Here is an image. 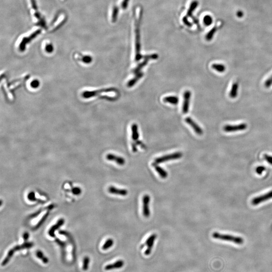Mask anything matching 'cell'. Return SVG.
Returning a JSON list of instances; mask_svg holds the SVG:
<instances>
[{"mask_svg": "<svg viewBox=\"0 0 272 272\" xmlns=\"http://www.w3.org/2000/svg\"><path fill=\"white\" fill-rule=\"evenodd\" d=\"M212 237L217 240L230 241L237 244H242L244 243V240L242 237L228 234H221L216 232L213 233Z\"/></svg>", "mask_w": 272, "mask_h": 272, "instance_id": "1", "label": "cell"}, {"mask_svg": "<svg viewBox=\"0 0 272 272\" xmlns=\"http://www.w3.org/2000/svg\"><path fill=\"white\" fill-rule=\"evenodd\" d=\"M33 244L32 242H25L24 244H22V245L15 246L14 248H13L12 249H10L8 253L7 256L6 257L5 259L4 260L3 262L2 263V266H4L9 262L10 260H11V257L13 256L14 253L15 252L19 251L21 249L31 248L33 246Z\"/></svg>", "mask_w": 272, "mask_h": 272, "instance_id": "2", "label": "cell"}, {"mask_svg": "<svg viewBox=\"0 0 272 272\" xmlns=\"http://www.w3.org/2000/svg\"><path fill=\"white\" fill-rule=\"evenodd\" d=\"M182 156H183V153H181L180 152H178L172 153L171 154L166 155L163 156L161 157H158V158L155 159L154 163L157 164H160V163H162L167 162L169 160L179 159L181 158Z\"/></svg>", "mask_w": 272, "mask_h": 272, "instance_id": "3", "label": "cell"}, {"mask_svg": "<svg viewBox=\"0 0 272 272\" xmlns=\"http://www.w3.org/2000/svg\"><path fill=\"white\" fill-rule=\"evenodd\" d=\"M116 91H117L116 89L114 88H106V89H102L98 90L89 91H87L83 93L82 95L84 98H88L97 96V95H100L101 94L105 93V92L106 93V92Z\"/></svg>", "mask_w": 272, "mask_h": 272, "instance_id": "4", "label": "cell"}, {"mask_svg": "<svg viewBox=\"0 0 272 272\" xmlns=\"http://www.w3.org/2000/svg\"><path fill=\"white\" fill-rule=\"evenodd\" d=\"M272 199V191H270L269 192H267L266 194L253 198L252 200V204L254 205V206H257V205L260 204L261 203H263V202L269 200L270 199Z\"/></svg>", "mask_w": 272, "mask_h": 272, "instance_id": "5", "label": "cell"}, {"mask_svg": "<svg viewBox=\"0 0 272 272\" xmlns=\"http://www.w3.org/2000/svg\"><path fill=\"white\" fill-rule=\"evenodd\" d=\"M41 32V30H37L35 31L32 34L30 35L29 37H24L23 38L22 41L21 42L19 45V49L22 52H23L25 50L26 45L27 43H29L32 39L35 38L37 35H39Z\"/></svg>", "mask_w": 272, "mask_h": 272, "instance_id": "6", "label": "cell"}, {"mask_svg": "<svg viewBox=\"0 0 272 272\" xmlns=\"http://www.w3.org/2000/svg\"><path fill=\"white\" fill-rule=\"evenodd\" d=\"M150 202V197L149 195H144L143 198V214L147 218L150 215V210L149 207Z\"/></svg>", "mask_w": 272, "mask_h": 272, "instance_id": "7", "label": "cell"}, {"mask_svg": "<svg viewBox=\"0 0 272 272\" xmlns=\"http://www.w3.org/2000/svg\"><path fill=\"white\" fill-rule=\"evenodd\" d=\"M248 127V125L246 123H242L239 125L232 126L226 125L223 127L224 131L226 132H233L240 131L246 130Z\"/></svg>", "mask_w": 272, "mask_h": 272, "instance_id": "8", "label": "cell"}, {"mask_svg": "<svg viewBox=\"0 0 272 272\" xmlns=\"http://www.w3.org/2000/svg\"><path fill=\"white\" fill-rule=\"evenodd\" d=\"M191 97V91L189 90L186 91L183 94V114H187L188 112Z\"/></svg>", "mask_w": 272, "mask_h": 272, "instance_id": "9", "label": "cell"}, {"mask_svg": "<svg viewBox=\"0 0 272 272\" xmlns=\"http://www.w3.org/2000/svg\"><path fill=\"white\" fill-rule=\"evenodd\" d=\"M156 237H157V235L156 234H152L151 235L147 240L145 244L147 246V248L145 252V255L148 256V255H149L150 254L153 245L154 244V241L155 240Z\"/></svg>", "mask_w": 272, "mask_h": 272, "instance_id": "10", "label": "cell"}, {"mask_svg": "<svg viewBox=\"0 0 272 272\" xmlns=\"http://www.w3.org/2000/svg\"><path fill=\"white\" fill-rule=\"evenodd\" d=\"M186 123H188V125L192 127L194 131L196 132L198 135H202L203 134V131L200 127L198 126V124H196L193 120H192L190 117H188L185 119Z\"/></svg>", "mask_w": 272, "mask_h": 272, "instance_id": "11", "label": "cell"}, {"mask_svg": "<svg viewBox=\"0 0 272 272\" xmlns=\"http://www.w3.org/2000/svg\"><path fill=\"white\" fill-rule=\"evenodd\" d=\"M107 160L110 161H114L115 162L117 163V164L119 165H123L125 164V159L123 157L118 156L112 154H108L106 155V157Z\"/></svg>", "mask_w": 272, "mask_h": 272, "instance_id": "12", "label": "cell"}, {"mask_svg": "<svg viewBox=\"0 0 272 272\" xmlns=\"http://www.w3.org/2000/svg\"><path fill=\"white\" fill-rule=\"evenodd\" d=\"M108 191L110 194L119 195L122 196H126L128 194V192L126 189H120L113 186H110L108 188Z\"/></svg>", "mask_w": 272, "mask_h": 272, "instance_id": "13", "label": "cell"}, {"mask_svg": "<svg viewBox=\"0 0 272 272\" xmlns=\"http://www.w3.org/2000/svg\"><path fill=\"white\" fill-rule=\"evenodd\" d=\"M124 265V262L122 260H119L118 261H115V263L113 264H109L106 266L105 267V270L106 271L111 270L118 269H120L123 267Z\"/></svg>", "mask_w": 272, "mask_h": 272, "instance_id": "14", "label": "cell"}, {"mask_svg": "<svg viewBox=\"0 0 272 272\" xmlns=\"http://www.w3.org/2000/svg\"><path fill=\"white\" fill-rule=\"evenodd\" d=\"M64 223H65V220L63 219H61L59 220L56 224L53 225L52 227L50 228L49 231V235L51 237H54L55 231L58 230L59 228L61 227V226L64 224Z\"/></svg>", "mask_w": 272, "mask_h": 272, "instance_id": "15", "label": "cell"}, {"mask_svg": "<svg viewBox=\"0 0 272 272\" xmlns=\"http://www.w3.org/2000/svg\"><path fill=\"white\" fill-rule=\"evenodd\" d=\"M152 166L155 169V171L158 172V175H160V177L162 179H166L167 176H168V173L166 171H165L163 168H162L161 167L155 163H152Z\"/></svg>", "mask_w": 272, "mask_h": 272, "instance_id": "16", "label": "cell"}, {"mask_svg": "<svg viewBox=\"0 0 272 272\" xmlns=\"http://www.w3.org/2000/svg\"><path fill=\"white\" fill-rule=\"evenodd\" d=\"M139 137L138 132V127L137 124L133 123L132 125V138L134 141H137Z\"/></svg>", "mask_w": 272, "mask_h": 272, "instance_id": "17", "label": "cell"}, {"mask_svg": "<svg viewBox=\"0 0 272 272\" xmlns=\"http://www.w3.org/2000/svg\"><path fill=\"white\" fill-rule=\"evenodd\" d=\"M143 76V73L142 72H139L138 73L136 74V76L132 79L131 80H130L127 84V86L128 87H132L133 86L135 85V84L138 81V80H140L141 78Z\"/></svg>", "mask_w": 272, "mask_h": 272, "instance_id": "18", "label": "cell"}, {"mask_svg": "<svg viewBox=\"0 0 272 272\" xmlns=\"http://www.w3.org/2000/svg\"><path fill=\"white\" fill-rule=\"evenodd\" d=\"M163 101L165 102H168L173 105H176L179 103V99L177 96H167L163 98Z\"/></svg>", "mask_w": 272, "mask_h": 272, "instance_id": "19", "label": "cell"}, {"mask_svg": "<svg viewBox=\"0 0 272 272\" xmlns=\"http://www.w3.org/2000/svg\"><path fill=\"white\" fill-rule=\"evenodd\" d=\"M238 84L237 83H234L232 85L231 89L229 93V96L231 98H235L236 97L238 94Z\"/></svg>", "mask_w": 272, "mask_h": 272, "instance_id": "20", "label": "cell"}, {"mask_svg": "<svg viewBox=\"0 0 272 272\" xmlns=\"http://www.w3.org/2000/svg\"><path fill=\"white\" fill-rule=\"evenodd\" d=\"M212 68L217 72L223 73L226 70V67L223 64H214L212 65Z\"/></svg>", "mask_w": 272, "mask_h": 272, "instance_id": "21", "label": "cell"}, {"mask_svg": "<svg viewBox=\"0 0 272 272\" xmlns=\"http://www.w3.org/2000/svg\"><path fill=\"white\" fill-rule=\"evenodd\" d=\"M148 60H149L145 59L142 63H141V64H140L138 66L135 68V69H134L133 70V73H134V74H137V73H139V72L141 71V70L144 67H145V66L146 65V64H147Z\"/></svg>", "mask_w": 272, "mask_h": 272, "instance_id": "22", "label": "cell"}, {"mask_svg": "<svg viewBox=\"0 0 272 272\" xmlns=\"http://www.w3.org/2000/svg\"><path fill=\"white\" fill-rule=\"evenodd\" d=\"M76 58L78 60L82 61L83 62L86 63H89L92 61V58L90 56H82V55L80 56V54H77V56Z\"/></svg>", "mask_w": 272, "mask_h": 272, "instance_id": "23", "label": "cell"}, {"mask_svg": "<svg viewBox=\"0 0 272 272\" xmlns=\"http://www.w3.org/2000/svg\"><path fill=\"white\" fill-rule=\"evenodd\" d=\"M36 255H37V256L38 258L41 260L42 262H43L44 264H46L49 263V259H48L46 257H45V256L43 255V253H42V252H41V251H37Z\"/></svg>", "mask_w": 272, "mask_h": 272, "instance_id": "24", "label": "cell"}, {"mask_svg": "<svg viewBox=\"0 0 272 272\" xmlns=\"http://www.w3.org/2000/svg\"><path fill=\"white\" fill-rule=\"evenodd\" d=\"M114 240L112 239H111V238H110V239L107 240L106 241V242L104 243V244L102 246V249L104 250V251L107 250L108 248H111V246L114 245Z\"/></svg>", "mask_w": 272, "mask_h": 272, "instance_id": "25", "label": "cell"}, {"mask_svg": "<svg viewBox=\"0 0 272 272\" xmlns=\"http://www.w3.org/2000/svg\"><path fill=\"white\" fill-rule=\"evenodd\" d=\"M90 259L88 257H84L83 263V270L84 271H87L88 269V266L89 264Z\"/></svg>", "mask_w": 272, "mask_h": 272, "instance_id": "26", "label": "cell"}, {"mask_svg": "<svg viewBox=\"0 0 272 272\" xmlns=\"http://www.w3.org/2000/svg\"><path fill=\"white\" fill-rule=\"evenodd\" d=\"M266 168L263 166H260L256 168V172L259 175H261L264 171H265Z\"/></svg>", "mask_w": 272, "mask_h": 272, "instance_id": "27", "label": "cell"}, {"mask_svg": "<svg viewBox=\"0 0 272 272\" xmlns=\"http://www.w3.org/2000/svg\"><path fill=\"white\" fill-rule=\"evenodd\" d=\"M204 22L205 24L207 25H210L211 24L212 22V19L209 16H207L205 17V18Z\"/></svg>", "mask_w": 272, "mask_h": 272, "instance_id": "28", "label": "cell"}, {"mask_svg": "<svg viewBox=\"0 0 272 272\" xmlns=\"http://www.w3.org/2000/svg\"><path fill=\"white\" fill-rule=\"evenodd\" d=\"M216 30V28H214L212 30L211 32L209 33L208 34L207 38H206L208 41H210V40L213 37V35H214V33L215 32Z\"/></svg>", "mask_w": 272, "mask_h": 272, "instance_id": "29", "label": "cell"}, {"mask_svg": "<svg viewBox=\"0 0 272 272\" xmlns=\"http://www.w3.org/2000/svg\"><path fill=\"white\" fill-rule=\"evenodd\" d=\"M264 158L268 162L269 164L272 165V156L269 155L265 154L264 155Z\"/></svg>", "mask_w": 272, "mask_h": 272, "instance_id": "30", "label": "cell"}, {"mask_svg": "<svg viewBox=\"0 0 272 272\" xmlns=\"http://www.w3.org/2000/svg\"><path fill=\"white\" fill-rule=\"evenodd\" d=\"M72 192L74 195H78L81 192V190L80 188H74L72 190Z\"/></svg>", "mask_w": 272, "mask_h": 272, "instance_id": "31", "label": "cell"}, {"mask_svg": "<svg viewBox=\"0 0 272 272\" xmlns=\"http://www.w3.org/2000/svg\"><path fill=\"white\" fill-rule=\"evenodd\" d=\"M49 213H46L45 215V216L43 217V218H42V219L41 220V221H40V222H39V223L37 224V226H36V228H37L39 227L40 225H41V224L43 223V222L45 221V220L46 219V218H47V217L49 215Z\"/></svg>", "mask_w": 272, "mask_h": 272, "instance_id": "32", "label": "cell"}, {"mask_svg": "<svg viewBox=\"0 0 272 272\" xmlns=\"http://www.w3.org/2000/svg\"><path fill=\"white\" fill-rule=\"evenodd\" d=\"M28 199L30 201L35 200V194L34 192H30L28 195Z\"/></svg>", "mask_w": 272, "mask_h": 272, "instance_id": "33", "label": "cell"}, {"mask_svg": "<svg viewBox=\"0 0 272 272\" xmlns=\"http://www.w3.org/2000/svg\"><path fill=\"white\" fill-rule=\"evenodd\" d=\"M272 84V75L271 76V77L270 78L268 79V80L266 81L265 84V86L267 87H269L271 85V84Z\"/></svg>", "mask_w": 272, "mask_h": 272, "instance_id": "34", "label": "cell"}, {"mask_svg": "<svg viewBox=\"0 0 272 272\" xmlns=\"http://www.w3.org/2000/svg\"><path fill=\"white\" fill-rule=\"evenodd\" d=\"M46 50L49 53H51L53 50V46L51 45H48L46 46Z\"/></svg>", "mask_w": 272, "mask_h": 272, "instance_id": "35", "label": "cell"}, {"mask_svg": "<svg viewBox=\"0 0 272 272\" xmlns=\"http://www.w3.org/2000/svg\"><path fill=\"white\" fill-rule=\"evenodd\" d=\"M38 85H39V82L37 80H34V81L31 83V86L34 88L38 87Z\"/></svg>", "mask_w": 272, "mask_h": 272, "instance_id": "36", "label": "cell"}, {"mask_svg": "<svg viewBox=\"0 0 272 272\" xmlns=\"http://www.w3.org/2000/svg\"><path fill=\"white\" fill-rule=\"evenodd\" d=\"M31 4H32V6L33 8L34 9L37 10V5L36 4V2H35V0H31Z\"/></svg>", "mask_w": 272, "mask_h": 272, "instance_id": "37", "label": "cell"}, {"mask_svg": "<svg viewBox=\"0 0 272 272\" xmlns=\"http://www.w3.org/2000/svg\"><path fill=\"white\" fill-rule=\"evenodd\" d=\"M29 238V233L25 232L23 234V239L24 241H26Z\"/></svg>", "mask_w": 272, "mask_h": 272, "instance_id": "38", "label": "cell"}, {"mask_svg": "<svg viewBox=\"0 0 272 272\" xmlns=\"http://www.w3.org/2000/svg\"><path fill=\"white\" fill-rule=\"evenodd\" d=\"M237 16L239 17H241L243 16V13H242V12H240V11H239L238 12L237 14Z\"/></svg>", "mask_w": 272, "mask_h": 272, "instance_id": "39", "label": "cell"}]
</instances>
